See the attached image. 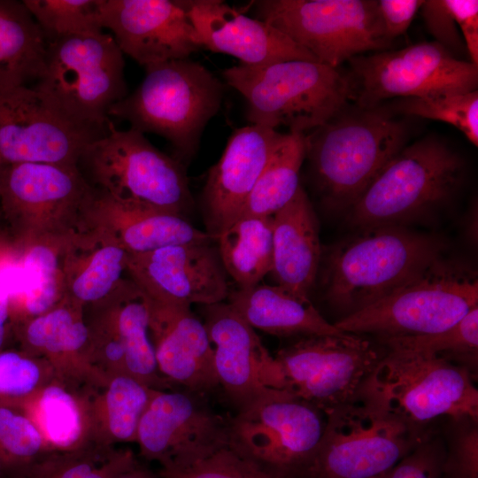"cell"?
Instances as JSON below:
<instances>
[{
	"mask_svg": "<svg viewBox=\"0 0 478 478\" xmlns=\"http://www.w3.org/2000/svg\"><path fill=\"white\" fill-rule=\"evenodd\" d=\"M358 233L324 252L321 283L326 301L342 318L389 295L444 256L437 235L386 225Z\"/></svg>",
	"mask_w": 478,
	"mask_h": 478,
	"instance_id": "1",
	"label": "cell"
},
{
	"mask_svg": "<svg viewBox=\"0 0 478 478\" xmlns=\"http://www.w3.org/2000/svg\"><path fill=\"white\" fill-rule=\"evenodd\" d=\"M405 124L382 106L346 107L305 134L315 188L333 211H348L381 170L405 146Z\"/></svg>",
	"mask_w": 478,
	"mask_h": 478,
	"instance_id": "2",
	"label": "cell"
},
{
	"mask_svg": "<svg viewBox=\"0 0 478 478\" xmlns=\"http://www.w3.org/2000/svg\"><path fill=\"white\" fill-rule=\"evenodd\" d=\"M139 86L109 112L143 134L170 143L185 166L196 154L203 131L218 113L225 86L212 73L189 58L148 65Z\"/></svg>",
	"mask_w": 478,
	"mask_h": 478,
	"instance_id": "3",
	"label": "cell"
},
{
	"mask_svg": "<svg viewBox=\"0 0 478 478\" xmlns=\"http://www.w3.org/2000/svg\"><path fill=\"white\" fill-rule=\"evenodd\" d=\"M226 83L246 101L250 124L307 134L343 111L353 97L350 77L319 61L240 64L223 72Z\"/></svg>",
	"mask_w": 478,
	"mask_h": 478,
	"instance_id": "4",
	"label": "cell"
},
{
	"mask_svg": "<svg viewBox=\"0 0 478 478\" xmlns=\"http://www.w3.org/2000/svg\"><path fill=\"white\" fill-rule=\"evenodd\" d=\"M464 163L436 137L405 146L347 211V222L364 229L424 219L450 203L463 181Z\"/></svg>",
	"mask_w": 478,
	"mask_h": 478,
	"instance_id": "5",
	"label": "cell"
},
{
	"mask_svg": "<svg viewBox=\"0 0 478 478\" xmlns=\"http://www.w3.org/2000/svg\"><path fill=\"white\" fill-rule=\"evenodd\" d=\"M76 167L93 189L119 202L184 218L193 208L186 166L144 134L119 130L112 120L107 133L83 149Z\"/></svg>",
	"mask_w": 478,
	"mask_h": 478,
	"instance_id": "6",
	"label": "cell"
},
{
	"mask_svg": "<svg viewBox=\"0 0 478 478\" xmlns=\"http://www.w3.org/2000/svg\"><path fill=\"white\" fill-rule=\"evenodd\" d=\"M476 306V271L442 256L389 295L335 326L345 333L377 339L424 335L450 328Z\"/></svg>",
	"mask_w": 478,
	"mask_h": 478,
	"instance_id": "7",
	"label": "cell"
},
{
	"mask_svg": "<svg viewBox=\"0 0 478 478\" xmlns=\"http://www.w3.org/2000/svg\"><path fill=\"white\" fill-rule=\"evenodd\" d=\"M325 414L320 443L303 478H381L435 430L410 424L362 393Z\"/></svg>",
	"mask_w": 478,
	"mask_h": 478,
	"instance_id": "8",
	"label": "cell"
},
{
	"mask_svg": "<svg viewBox=\"0 0 478 478\" xmlns=\"http://www.w3.org/2000/svg\"><path fill=\"white\" fill-rule=\"evenodd\" d=\"M124 69L112 35L67 36L48 43L34 88L74 124L107 133L111 108L128 94Z\"/></svg>",
	"mask_w": 478,
	"mask_h": 478,
	"instance_id": "9",
	"label": "cell"
},
{
	"mask_svg": "<svg viewBox=\"0 0 478 478\" xmlns=\"http://www.w3.org/2000/svg\"><path fill=\"white\" fill-rule=\"evenodd\" d=\"M384 350L359 393L424 429L442 418L478 420V389L468 369L426 353Z\"/></svg>",
	"mask_w": 478,
	"mask_h": 478,
	"instance_id": "10",
	"label": "cell"
},
{
	"mask_svg": "<svg viewBox=\"0 0 478 478\" xmlns=\"http://www.w3.org/2000/svg\"><path fill=\"white\" fill-rule=\"evenodd\" d=\"M92 193L77 167L20 163L0 169V227L16 244L66 236L84 224Z\"/></svg>",
	"mask_w": 478,
	"mask_h": 478,
	"instance_id": "11",
	"label": "cell"
},
{
	"mask_svg": "<svg viewBox=\"0 0 478 478\" xmlns=\"http://www.w3.org/2000/svg\"><path fill=\"white\" fill-rule=\"evenodd\" d=\"M251 5L256 19L333 68L390 46L374 0H258Z\"/></svg>",
	"mask_w": 478,
	"mask_h": 478,
	"instance_id": "12",
	"label": "cell"
},
{
	"mask_svg": "<svg viewBox=\"0 0 478 478\" xmlns=\"http://www.w3.org/2000/svg\"><path fill=\"white\" fill-rule=\"evenodd\" d=\"M325 426L322 410L281 389L228 418V447L273 478H303Z\"/></svg>",
	"mask_w": 478,
	"mask_h": 478,
	"instance_id": "13",
	"label": "cell"
},
{
	"mask_svg": "<svg viewBox=\"0 0 478 478\" xmlns=\"http://www.w3.org/2000/svg\"><path fill=\"white\" fill-rule=\"evenodd\" d=\"M349 61L352 98L363 109L375 108L391 98L477 90L478 66L458 58L436 42L358 55Z\"/></svg>",
	"mask_w": 478,
	"mask_h": 478,
	"instance_id": "14",
	"label": "cell"
},
{
	"mask_svg": "<svg viewBox=\"0 0 478 478\" xmlns=\"http://www.w3.org/2000/svg\"><path fill=\"white\" fill-rule=\"evenodd\" d=\"M384 352L346 333L298 337L274 359L284 389L325 412L358 397Z\"/></svg>",
	"mask_w": 478,
	"mask_h": 478,
	"instance_id": "15",
	"label": "cell"
},
{
	"mask_svg": "<svg viewBox=\"0 0 478 478\" xmlns=\"http://www.w3.org/2000/svg\"><path fill=\"white\" fill-rule=\"evenodd\" d=\"M206 395L154 389L141 417L136 443L141 456L163 469H180L228 446V418L217 413Z\"/></svg>",
	"mask_w": 478,
	"mask_h": 478,
	"instance_id": "16",
	"label": "cell"
},
{
	"mask_svg": "<svg viewBox=\"0 0 478 478\" xmlns=\"http://www.w3.org/2000/svg\"><path fill=\"white\" fill-rule=\"evenodd\" d=\"M105 134L74 124L34 87L0 88V167L76 166L83 149Z\"/></svg>",
	"mask_w": 478,
	"mask_h": 478,
	"instance_id": "17",
	"label": "cell"
},
{
	"mask_svg": "<svg viewBox=\"0 0 478 478\" xmlns=\"http://www.w3.org/2000/svg\"><path fill=\"white\" fill-rule=\"evenodd\" d=\"M220 389L236 412L283 389L278 365L251 328L227 302L202 305Z\"/></svg>",
	"mask_w": 478,
	"mask_h": 478,
	"instance_id": "18",
	"label": "cell"
},
{
	"mask_svg": "<svg viewBox=\"0 0 478 478\" xmlns=\"http://www.w3.org/2000/svg\"><path fill=\"white\" fill-rule=\"evenodd\" d=\"M127 276L150 299L191 306L224 302L227 274L212 240L128 254Z\"/></svg>",
	"mask_w": 478,
	"mask_h": 478,
	"instance_id": "19",
	"label": "cell"
},
{
	"mask_svg": "<svg viewBox=\"0 0 478 478\" xmlns=\"http://www.w3.org/2000/svg\"><path fill=\"white\" fill-rule=\"evenodd\" d=\"M102 25L140 65L189 58L199 50L184 1L102 0Z\"/></svg>",
	"mask_w": 478,
	"mask_h": 478,
	"instance_id": "20",
	"label": "cell"
},
{
	"mask_svg": "<svg viewBox=\"0 0 478 478\" xmlns=\"http://www.w3.org/2000/svg\"><path fill=\"white\" fill-rule=\"evenodd\" d=\"M283 134L264 126L235 129L210 168L202 193L206 233L213 239L240 215Z\"/></svg>",
	"mask_w": 478,
	"mask_h": 478,
	"instance_id": "21",
	"label": "cell"
},
{
	"mask_svg": "<svg viewBox=\"0 0 478 478\" xmlns=\"http://www.w3.org/2000/svg\"><path fill=\"white\" fill-rule=\"evenodd\" d=\"M194 28V41L241 64L261 66L291 59H317L285 35L220 0L184 1Z\"/></svg>",
	"mask_w": 478,
	"mask_h": 478,
	"instance_id": "22",
	"label": "cell"
},
{
	"mask_svg": "<svg viewBox=\"0 0 478 478\" xmlns=\"http://www.w3.org/2000/svg\"><path fill=\"white\" fill-rule=\"evenodd\" d=\"M146 297L150 339L162 376L173 386L204 395L219 389L213 349L191 306Z\"/></svg>",
	"mask_w": 478,
	"mask_h": 478,
	"instance_id": "23",
	"label": "cell"
},
{
	"mask_svg": "<svg viewBox=\"0 0 478 478\" xmlns=\"http://www.w3.org/2000/svg\"><path fill=\"white\" fill-rule=\"evenodd\" d=\"M17 348L44 358L56 378L76 388L99 386L107 377L93 365L82 307L64 299L51 310L12 328Z\"/></svg>",
	"mask_w": 478,
	"mask_h": 478,
	"instance_id": "24",
	"label": "cell"
},
{
	"mask_svg": "<svg viewBox=\"0 0 478 478\" xmlns=\"http://www.w3.org/2000/svg\"><path fill=\"white\" fill-rule=\"evenodd\" d=\"M84 221L111 235L128 254L213 240L187 218L112 199L92 189Z\"/></svg>",
	"mask_w": 478,
	"mask_h": 478,
	"instance_id": "25",
	"label": "cell"
},
{
	"mask_svg": "<svg viewBox=\"0 0 478 478\" xmlns=\"http://www.w3.org/2000/svg\"><path fill=\"white\" fill-rule=\"evenodd\" d=\"M127 258L111 235L84 221L65 245V298L84 310L100 304L127 277Z\"/></svg>",
	"mask_w": 478,
	"mask_h": 478,
	"instance_id": "26",
	"label": "cell"
},
{
	"mask_svg": "<svg viewBox=\"0 0 478 478\" xmlns=\"http://www.w3.org/2000/svg\"><path fill=\"white\" fill-rule=\"evenodd\" d=\"M273 263L279 285L308 297L322 257L319 222L311 201L299 187L294 197L272 216Z\"/></svg>",
	"mask_w": 478,
	"mask_h": 478,
	"instance_id": "27",
	"label": "cell"
},
{
	"mask_svg": "<svg viewBox=\"0 0 478 478\" xmlns=\"http://www.w3.org/2000/svg\"><path fill=\"white\" fill-rule=\"evenodd\" d=\"M227 304L254 329L280 337L346 334L328 322L308 297L258 283L229 291Z\"/></svg>",
	"mask_w": 478,
	"mask_h": 478,
	"instance_id": "28",
	"label": "cell"
},
{
	"mask_svg": "<svg viewBox=\"0 0 478 478\" xmlns=\"http://www.w3.org/2000/svg\"><path fill=\"white\" fill-rule=\"evenodd\" d=\"M72 234L15 243L19 258L11 297L12 328L51 310L65 299L63 253Z\"/></svg>",
	"mask_w": 478,
	"mask_h": 478,
	"instance_id": "29",
	"label": "cell"
},
{
	"mask_svg": "<svg viewBox=\"0 0 478 478\" xmlns=\"http://www.w3.org/2000/svg\"><path fill=\"white\" fill-rule=\"evenodd\" d=\"M153 391L128 374L84 388L90 442L104 446L135 443L141 417Z\"/></svg>",
	"mask_w": 478,
	"mask_h": 478,
	"instance_id": "30",
	"label": "cell"
},
{
	"mask_svg": "<svg viewBox=\"0 0 478 478\" xmlns=\"http://www.w3.org/2000/svg\"><path fill=\"white\" fill-rule=\"evenodd\" d=\"M95 306L105 311L116 330L127 374L151 389H173L158 370L149 329L147 297L136 284L127 276L113 293Z\"/></svg>",
	"mask_w": 478,
	"mask_h": 478,
	"instance_id": "31",
	"label": "cell"
},
{
	"mask_svg": "<svg viewBox=\"0 0 478 478\" xmlns=\"http://www.w3.org/2000/svg\"><path fill=\"white\" fill-rule=\"evenodd\" d=\"M84 388L58 379L11 405L36 426L50 451H72L89 443Z\"/></svg>",
	"mask_w": 478,
	"mask_h": 478,
	"instance_id": "32",
	"label": "cell"
},
{
	"mask_svg": "<svg viewBox=\"0 0 478 478\" xmlns=\"http://www.w3.org/2000/svg\"><path fill=\"white\" fill-rule=\"evenodd\" d=\"M47 49L45 37L23 1L0 0V88L36 82Z\"/></svg>",
	"mask_w": 478,
	"mask_h": 478,
	"instance_id": "33",
	"label": "cell"
},
{
	"mask_svg": "<svg viewBox=\"0 0 478 478\" xmlns=\"http://www.w3.org/2000/svg\"><path fill=\"white\" fill-rule=\"evenodd\" d=\"M215 241L223 267L238 289L253 287L270 274L272 216H239Z\"/></svg>",
	"mask_w": 478,
	"mask_h": 478,
	"instance_id": "34",
	"label": "cell"
},
{
	"mask_svg": "<svg viewBox=\"0 0 478 478\" xmlns=\"http://www.w3.org/2000/svg\"><path fill=\"white\" fill-rule=\"evenodd\" d=\"M305 134H283L239 216L271 217L296 195L305 159Z\"/></svg>",
	"mask_w": 478,
	"mask_h": 478,
	"instance_id": "35",
	"label": "cell"
},
{
	"mask_svg": "<svg viewBox=\"0 0 478 478\" xmlns=\"http://www.w3.org/2000/svg\"><path fill=\"white\" fill-rule=\"evenodd\" d=\"M137 463L130 448L89 443L49 451L11 478H116Z\"/></svg>",
	"mask_w": 478,
	"mask_h": 478,
	"instance_id": "36",
	"label": "cell"
},
{
	"mask_svg": "<svg viewBox=\"0 0 478 478\" xmlns=\"http://www.w3.org/2000/svg\"><path fill=\"white\" fill-rule=\"evenodd\" d=\"M384 349L426 353L461 366L476 376L478 306L450 328L430 335L378 339Z\"/></svg>",
	"mask_w": 478,
	"mask_h": 478,
	"instance_id": "37",
	"label": "cell"
},
{
	"mask_svg": "<svg viewBox=\"0 0 478 478\" xmlns=\"http://www.w3.org/2000/svg\"><path fill=\"white\" fill-rule=\"evenodd\" d=\"M47 43L104 32L102 0H23Z\"/></svg>",
	"mask_w": 478,
	"mask_h": 478,
	"instance_id": "38",
	"label": "cell"
},
{
	"mask_svg": "<svg viewBox=\"0 0 478 478\" xmlns=\"http://www.w3.org/2000/svg\"><path fill=\"white\" fill-rule=\"evenodd\" d=\"M391 112L448 123L478 145V91L428 97L399 98L388 108Z\"/></svg>",
	"mask_w": 478,
	"mask_h": 478,
	"instance_id": "39",
	"label": "cell"
},
{
	"mask_svg": "<svg viewBox=\"0 0 478 478\" xmlns=\"http://www.w3.org/2000/svg\"><path fill=\"white\" fill-rule=\"evenodd\" d=\"M49 451L38 428L25 413L0 405V461L7 478Z\"/></svg>",
	"mask_w": 478,
	"mask_h": 478,
	"instance_id": "40",
	"label": "cell"
},
{
	"mask_svg": "<svg viewBox=\"0 0 478 478\" xmlns=\"http://www.w3.org/2000/svg\"><path fill=\"white\" fill-rule=\"evenodd\" d=\"M54 379L55 373L44 358L19 348L0 351V405L19 402Z\"/></svg>",
	"mask_w": 478,
	"mask_h": 478,
	"instance_id": "41",
	"label": "cell"
},
{
	"mask_svg": "<svg viewBox=\"0 0 478 478\" xmlns=\"http://www.w3.org/2000/svg\"><path fill=\"white\" fill-rule=\"evenodd\" d=\"M441 478H478V420L445 419Z\"/></svg>",
	"mask_w": 478,
	"mask_h": 478,
	"instance_id": "42",
	"label": "cell"
},
{
	"mask_svg": "<svg viewBox=\"0 0 478 478\" xmlns=\"http://www.w3.org/2000/svg\"><path fill=\"white\" fill-rule=\"evenodd\" d=\"M89 327L91 360L105 377L127 374L122 343L105 311L99 306L84 310Z\"/></svg>",
	"mask_w": 478,
	"mask_h": 478,
	"instance_id": "43",
	"label": "cell"
},
{
	"mask_svg": "<svg viewBox=\"0 0 478 478\" xmlns=\"http://www.w3.org/2000/svg\"><path fill=\"white\" fill-rule=\"evenodd\" d=\"M158 474L160 478H273L228 446L184 468H160Z\"/></svg>",
	"mask_w": 478,
	"mask_h": 478,
	"instance_id": "44",
	"label": "cell"
},
{
	"mask_svg": "<svg viewBox=\"0 0 478 478\" xmlns=\"http://www.w3.org/2000/svg\"><path fill=\"white\" fill-rule=\"evenodd\" d=\"M444 443L435 430L381 478H441Z\"/></svg>",
	"mask_w": 478,
	"mask_h": 478,
	"instance_id": "45",
	"label": "cell"
},
{
	"mask_svg": "<svg viewBox=\"0 0 478 478\" xmlns=\"http://www.w3.org/2000/svg\"><path fill=\"white\" fill-rule=\"evenodd\" d=\"M19 250L0 227V351L12 340L11 297L18 274Z\"/></svg>",
	"mask_w": 478,
	"mask_h": 478,
	"instance_id": "46",
	"label": "cell"
},
{
	"mask_svg": "<svg viewBox=\"0 0 478 478\" xmlns=\"http://www.w3.org/2000/svg\"><path fill=\"white\" fill-rule=\"evenodd\" d=\"M420 11L434 42L454 56L466 50L448 0H425Z\"/></svg>",
	"mask_w": 478,
	"mask_h": 478,
	"instance_id": "47",
	"label": "cell"
},
{
	"mask_svg": "<svg viewBox=\"0 0 478 478\" xmlns=\"http://www.w3.org/2000/svg\"><path fill=\"white\" fill-rule=\"evenodd\" d=\"M424 0H379L378 12L387 41L404 35Z\"/></svg>",
	"mask_w": 478,
	"mask_h": 478,
	"instance_id": "48",
	"label": "cell"
},
{
	"mask_svg": "<svg viewBox=\"0 0 478 478\" xmlns=\"http://www.w3.org/2000/svg\"><path fill=\"white\" fill-rule=\"evenodd\" d=\"M470 62L478 66V1L448 0Z\"/></svg>",
	"mask_w": 478,
	"mask_h": 478,
	"instance_id": "49",
	"label": "cell"
},
{
	"mask_svg": "<svg viewBox=\"0 0 478 478\" xmlns=\"http://www.w3.org/2000/svg\"><path fill=\"white\" fill-rule=\"evenodd\" d=\"M116 478H160L147 467L142 466L139 462L131 468L121 473Z\"/></svg>",
	"mask_w": 478,
	"mask_h": 478,
	"instance_id": "50",
	"label": "cell"
},
{
	"mask_svg": "<svg viewBox=\"0 0 478 478\" xmlns=\"http://www.w3.org/2000/svg\"><path fill=\"white\" fill-rule=\"evenodd\" d=\"M0 478H7L4 470L3 468L2 463L0 461Z\"/></svg>",
	"mask_w": 478,
	"mask_h": 478,
	"instance_id": "51",
	"label": "cell"
},
{
	"mask_svg": "<svg viewBox=\"0 0 478 478\" xmlns=\"http://www.w3.org/2000/svg\"><path fill=\"white\" fill-rule=\"evenodd\" d=\"M0 169H1V167H0Z\"/></svg>",
	"mask_w": 478,
	"mask_h": 478,
	"instance_id": "52",
	"label": "cell"
}]
</instances>
